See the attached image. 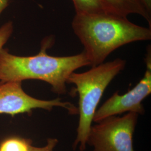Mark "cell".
I'll return each mask as SVG.
<instances>
[{"instance_id":"1","label":"cell","mask_w":151,"mask_h":151,"mask_svg":"<svg viewBox=\"0 0 151 151\" xmlns=\"http://www.w3.org/2000/svg\"><path fill=\"white\" fill-rule=\"evenodd\" d=\"M72 27L91 67L102 64L122 46L151 39V28L135 24L115 13L76 14Z\"/></svg>"},{"instance_id":"2","label":"cell","mask_w":151,"mask_h":151,"mask_svg":"<svg viewBox=\"0 0 151 151\" xmlns=\"http://www.w3.org/2000/svg\"><path fill=\"white\" fill-rule=\"evenodd\" d=\"M52 43V38L45 39L39 53L32 56H17L10 53L7 49H2L0 51V83L38 80L49 84L54 93L65 94L70 76L80 68L90 65V63L84 51L70 56L49 55L47 49Z\"/></svg>"},{"instance_id":"3","label":"cell","mask_w":151,"mask_h":151,"mask_svg":"<svg viewBox=\"0 0 151 151\" xmlns=\"http://www.w3.org/2000/svg\"><path fill=\"white\" fill-rule=\"evenodd\" d=\"M125 65V60L116 58L92 67L90 70L84 72H74L68 77L67 83L74 84L79 95V122L73 144L74 149L78 148L80 151L86 150L88 136L99 103L107 87L124 70Z\"/></svg>"},{"instance_id":"4","label":"cell","mask_w":151,"mask_h":151,"mask_svg":"<svg viewBox=\"0 0 151 151\" xmlns=\"http://www.w3.org/2000/svg\"><path fill=\"white\" fill-rule=\"evenodd\" d=\"M139 114L129 112L114 115L91 126L87 145L93 151H135L133 137Z\"/></svg>"},{"instance_id":"5","label":"cell","mask_w":151,"mask_h":151,"mask_svg":"<svg viewBox=\"0 0 151 151\" xmlns=\"http://www.w3.org/2000/svg\"><path fill=\"white\" fill-rule=\"evenodd\" d=\"M146 70L144 76L132 90L123 95L116 92L96 110L93 122L98 123L111 116L118 115L124 113H145L142 101L151 93V50L147 48L145 59Z\"/></svg>"},{"instance_id":"6","label":"cell","mask_w":151,"mask_h":151,"mask_svg":"<svg viewBox=\"0 0 151 151\" xmlns=\"http://www.w3.org/2000/svg\"><path fill=\"white\" fill-rule=\"evenodd\" d=\"M54 107L63 108L71 114H78V108L74 104L62 101L60 98L44 100L29 95L22 89L21 81L0 83V114L14 116L19 114L31 113L35 109L50 111Z\"/></svg>"},{"instance_id":"7","label":"cell","mask_w":151,"mask_h":151,"mask_svg":"<svg viewBox=\"0 0 151 151\" xmlns=\"http://www.w3.org/2000/svg\"><path fill=\"white\" fill-rule=\"evenodd\" d=\"M114 11L119 15L127 17L136 14L144 18L151 27V13L140 0H103Z\"/></svg>"},{"instance_id":"8","label":"cell","mask_w":151,"mask_h":151,"mask_svg":"<svg viewBox=\"0 0 151 151\" xmlns=\"http://www.w3.org/2000/svg\"><path fill=\"white\" fill-rule=\"evenodd\" d=\"M72 2L77 14H117L103 0H72Z\"/></svg>"},{"instance_id":"9","label":"cell","mask_w":151,"mask_h":151,"mask_svg":"<svg viewBox=\"0 0 151 151\" xmlns=\"http://www.w3.org/2000/svg\"><path fill=\"white\" fill-rule=\"evenodd\" d=\"M32 140L20 137H11L0 145V151H29Z\"/></svg>"},{"instance_id":"10","label":"cell","mask_w":151,"mask_h":151,"mask_svg":"<svg viewBox=\"0 0 151 151\" xmlns=\"http://www.w3.org/2000/svg\"><path fill=\"white\" fill-rule=\"evenodd\" d=\"M13 30L14 27L11 22H6L0 27V51L10 38Z\"/></svg>"},{"instance_id":"11","label":"cell","mask_w":151,"mask_h":151,"mask_svg":"<svg viewBox=\"0 0 151 151\" xmlns=\"http://www.w3.org/2000/svg\"><path fill=\"white\" fill-rule=\"evenodd\" d=\"M58 143V140L56 138H49L47 139V143L45 146L42 147L30 146L29 151H53L54 148Z\"/></svg>"},{"instance_id":"12","label":"cell","mask_w":151,"mask_h":151,"mask_svg":"<svg viewBox=\"0 0 151 151\" xmlns=\"http://www.w3.org/2000/svg\"><path fill=\"white\" fill-rule=\"evenodd\" d=\"M9 5V0H0V15Z\"/></svg>"},{"instance_id":"13","label":"cell","mask_w":151,"mask_h":151,"mask_svg":"<svg viewBox=\"0 0 151 151\" xmlns=\"http://www.w3.org/2000/svg\"><path fill=\"white\" fill-rule=\"evenodd\" d=\"M147 10L151 13V0H140Z\"/></svg>"}]
</instances>
